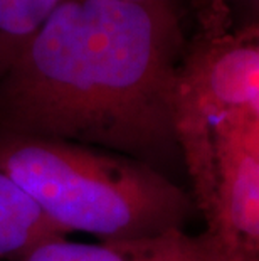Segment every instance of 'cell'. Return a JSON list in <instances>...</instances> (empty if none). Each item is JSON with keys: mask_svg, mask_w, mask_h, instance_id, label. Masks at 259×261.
Masks as SVG:
<instances>
[{"mask_svg": "<svg viewBox=\"0 0 259 261\" xmlns=\"http://www.w3.org/2000/svg\"><path fill=\"white\" fill-rule=\"evenodd\" d=\"M66 238L34 199L0 172V259H15L41 243Z\"/></svg>", "mask_w": 259, "mask_h": 261, "instance_id": "obj_5", "label": "cell"}, {"mask_svg": "<svg viewBox=\"0 0 259 261\" xmlns=\"http://www.w3.org/2000/svg\"><path fill=\"white\" fill-rule=\"evenodd\" d=\"M63 0H0V77Z\"/></svg>", "mask_w": 259, "mask_h": 261, "instance_id": "obj_6", "label": "cell"}, {"mask_svg": "<svg viewBox=\"0 0 259 261\" xmlns=\"http://www.w3.org/2000/svg\"><path fill=\"white\" fill-rule=\"evenodd\" d=\"M233 2H236V4L241 5V7H244V9H249L251 12H254L257 15V19H259V0H233Z\"/></svg>", "mask_w": 259, "mask_h": 261, "instance_id": "obj_7", "label": "cell"}, {"mask_svg": "<svg viewBox=\"0 0 259 261\" xmlns=\"http://www.w3.org/2000/svg\"><path fill=\"white\" fill-rule=\"evenodd\" d=\"M12 261H214L204 234L185 229L141 240L76 243L59 238L31 248Z\"/></svg>", "mask_w": 259, "mask_h": 261, "instance_id": "obj_4", "label": "cell"}, {"mask_svg": "<svg viewBox=\"0 0 259 261\" xmlns=\"http://www.w3.org/2000/svg\"><path fill=\"white\" fill-rule=\"evenodd\" d=\"M185 53L174 2L63 0L0 77V132L109 150L162 170L182 155Z\"/></svg>", "mask_w": 259, "mask_h": 261, "instance_id": "obj_1", "label": "cell"}, {"mask_svg": "<svg viewBox=\"0 0 259 261\" xmlns=\"http://www.w3.org/2000/svg\"><path fill=\"white\" fill-rule=\"evenodd\" d=\"M135 2H174V0H135Z\"/></svg>", "mask_w": 259, "mask_h": 261, "instance_id": "obj_8", "label": "cell"}, {"mask_svg": "<svg viewBox=\"0 0 259 261\" xmlns=\"http://www.w3.org/2000/svg\"><path fill=\"white\" fill-rule=\"evenodd\" d=\"M0 172L66 236L141 240L185 229L194 199L165 172L109 150L0 132Z\"/></svg>", "mask_w": 259, "mask_h": 261, "instance_id": "obj_2", "label": "cell"}, {"mask_svg": "<svg viewBox=\"0 0 259 261\" xmlns=\"http://www.w3.org/2000/svg\"><path fill=\"white\" fill-rule=\"evenodd\" d=\"M179 143L214 261H259V116L184 118Z\"/></svg>", "mask_w": 259, "mask_h": 261, "instance_id": "obj_3", "label": "cell"}]
</instances>
